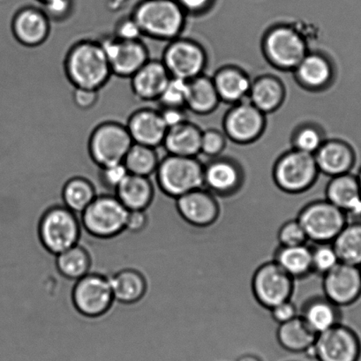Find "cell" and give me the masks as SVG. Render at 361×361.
I'll use <instances>...</instances> for the list:
<instances>
[{
    "label": "cell",
    "mask_w": 361,
    "mask_h": 361,
    "mask_svg": "<svg viewBox=\"0 0 361 361\" xmlns=\"http://www.w3.org/2000/svg\"><path fill=\"white\" fill-rule=\"evenodd\" d=\"M66 78L73 87L100 91L112 75L99 41L84 39L69 49L64 61Z\"/></svg>",
    "instance_id": "6da1fadb"
},
{
    "label": "cell",
    "mask_w": 361,
    "mask_h": 361,
    "mask_svg": "<svg viewBox=\"0 0 361 361\" xmlns=\"http://www.w3.org/2000/svg\"><path fill=\"white\" fill-rule=\"evenodd\" d=\"M185 16L176 0H142L131 13L142 37L168 42L180 37Z\"/></svg>",
    "instance_id": "7a4b0ae2"
},
{
    "label": "cell",
    "mask_w": 361,
    "mask_h": 361,
    "mask_svg": "<svg viewBox=\"0 0 361 361\" xmlns=\"http://www.w3.org/2000/svg\"><path fill=\"white\" fill-rule=\"evenodd\" d=\"M204 166L196 157L168 155L160 159L155 182L164 195L176 199L204 188Z\"/></svg>",
    "instance_id": "3957f363"
},
{
    "label": "cell",
    "mask_w": 361,
    "mask_h": 361,
    "mask_svg": "<svg viewBox=\"0 0 361 361\" xmlns=\"http://www.w3.org/2000/svg\"><path fill=\"white\" fill-rule=\"evenodd\" d=\"M82 233L80 217L64 205L51 207L44 213L38 224L42 245L57 255L78 244Z\"/></svg>",
    "instance_id": "277c9868"
},
{
    "label": "cell",
    "mask_w": 361,
    "mask_h": 361,
    "mask_svg": "<svg viewBox=\"0 0 361 361\" xmlns=\"http://www.w3.org/2000/svg\"><path fill=\"white\" fill-rule=\"evenodd\" d=\"M129 210L115 195H99L79 216L82 229L91 236L108 238L126 229Z\"/></svg>",
    "instance_id": "5b68a950"
},
{
    "label": "cell",
    "mask_w": 361,
    "mask_h": 361,
    "mask_svg": "<svg viewBox=\"0 0 361 361\" xmlns=\"http://www.w3.org/2000/svg\"><path fill=\"white\" fill-rule=\"evenodd\" d=\"M127 126L117 121H104L94 128L87 143V152L97 167L123 163L133 145Z\"/></svg>",
    "instance_id": "8992f818"
},
{
    "label": "cell",
    "mask_w": 361,
    "mask_h": 361,
    "mask_svg": "<svg viewBox=\"0 0 361 361\" xmlns=\"http://www.w3.org/2000/svg\"><path fill=\"white\" fill-rule=\"evenodd\" d=\"M318 174L313 154L296 149L280 157L273 169V178L276 187L290 195L307 191L317 181Z\"/></svg>",
    "instance_id": "52a82bcc"
},
{
    "label": "cell",
    "mask_w": 361,
    "mask_h": 361,
    "mask_svg": "<svg viewBox=\"0 0 361 361\" xmlns=\"http://www.w3.org/2000/svg\"><path fill=\"white\" fill-rule=\"evenodd\" d=\"M297 219L314 244L332 243L349 222L346 214L326 199L305 206Z\"/></svg>",
    "instance_id": "ba28073f"
},
{
    "label": "cell",
    "mask_w": 361,
    "mask_h": 361,
    "mask_svg": "<svg viewBox=\"0 0 361 361\" xmlns=\"http://www.w3.org/2000/svg\"><path fill=\"white\" fill-rule=\"evenodd\" d=\"M264 49L271 64L283 70L295 69L308 52L304 37L287 25L269 30L264 37Z\"/></svg>",
    "instance_id": "9c48e42d"
},
{
    "label": "cell",
    "mask_w": 361,
    "mask_h": 361,
    "mask_svg": "<svg viewBox=\"0 0 361 361\" xmlns=\"http://www.w3.org/2000/svg\"><path fill=\"white\" fill-rule=\"evenodd\" d=\"M72 300L75 310L84 317H101L114 302L110 280L104 275L89 273L76 280L72 290Z\"/></svg>",
    "instance_id": "30bf717a"
},
{
    "label": "cell",
    "mask_w": 361,
    "mask_h": 361,
    "mask_svg": "<svg viewBox=\"0 0 361 361\" xmlns=\"http://www.w3.org/2000/svg\"><path fill=\"white\" fill-rule=\"evenodd\" d=\"M161 61L171 77L190 80L202 75L207 55L204 49L196 42L177 37L169 41Z\"/></svg>",
    "instance_id": "8fae6325"
},
{
    "label": "cell",
    "mask_w": 361,
    "mask_h": 361,
    "mask_svg": "<svg viewBox=\"0 0 361 361\" xmlns=\"http://www.w3.org/2000/svg\"><path fill=\"white\" fill-rule=\"evenodd\" d=\"M252 290L258 303L271 310L276 305L290 300L294 290V279L275 261L269 262L255 272Z\"/></svg>",
    "instance_id": "7c38bea8"
},
{
    "label": "cell",
    "mask_w": 361,
    "mask_h": 361,
    "mask_svg": "<svg viewBox=\"0 0 361 361\" xmlns=\"http://www.w3.org/2000/svg\"><path fill=\"white\" fill-rule=\"evenodd\" d=\"M98 41L107 56L112 75L130 79L150 59L142 39H119L111 34Z\"/></svg>",
    "instance_id": "4fadbf2b"
},
{
    "label": "cell",
    "mask_w": 361,
    "mask_h": 361,
    "mask_svg": "<svg viewBox=\"0 0 361 361\" xmlns=\"http://www.w3.org/2000/svg\"><path fill=\"white\" fill-rule=\"evenodd\" d=\"M313 353L318 361H359L361 343L355 331L338 324L317 335Z\"/></svg>",
    "instance_id": "5bb4252c"
},
{
    "label": "cell",
    "mask_w": 361,
    "mask_h": 361,
    "mask_svg": "<svg viewBox=\"0 0 361 361\" xmlns=\"http://www.w3.org/2000/svg\"><path fill=\"white\" fill-rule=\"evenodd\" d=\"M265 114L250 101L234 104L224 119L226 134L231 141L246 145L255 142L265 128Z\"/></svg>",
    "instance_id": "9a60e30c"
},
{
    "label": "cell",
    "mask_w": 361,
    "mask_h": 361,
    "mask_svg": "<svg viewBox=\"0 0 361 361\" xmlns=\"http://www.w3.org/2000/svg\"><path fill=\"white\" fill-rule=\"evenodd\" d=\"M322 276L324 297L336 306H350L361 297V268L340 262Z\"/></svg>",
    "instance_id": "2e32d148"
},
{
    "label": "cell",
    "mask_w": 361,
    "mask_h": 361,
    "mask_svg": "<svg viewBox=\"0 0 361 361\" xmlns=\"http://www.w3.org/2000/svg\"><path fill=\"white\" fill-rule=\"evenodd\" d=\"M175 208L185 223L195 227L212 226L220 216V205L216 195L205 188L175 199Z\"/></svg>",
    "instance_id": "e0dca14e"
},
{
    "label": "cell",
    "mask_w": 361,
    "mask_h": 361,
    "mask_svg": "<svg viewBox=\"0 0 361 361\" xmlns=\"http://www.w3.org/2000/svg\"><path fill=\"white\" fill-rule=\"evenodd\" d=\"M51 23L43 8L24 6L13 15L11 31L20 44L30 48L38 47L50 37Z\"/></svg>",
    "instance_id": "ac0fdd59"
},
{
    "label": "cell",
    "mask_w": 361,
    "mask_h": 361,
    "mask_svg": "<svg viewBox=\"0 0 361 361\" xmlns=\"http://www.w3.org/2000/svg\"><path fill=\"white\" fill-rule=\"evenodd\" d=\"M126 126L134 143L156 149L163 145L168 129L160 111L152 108L133 112Z\"/></svg>",
    "instance_id": "d6986e66"
},
{
    "label": "cell",
    "mask_w": 361,
    "mask_h": 361,
    "mask_svg": "<svg viewBox=\"0 0 361 361\" xmlns=\"http://www.w3.org/2000/svg\"><path fill=\"white\" fill-rule=\"evenodd\" d=\"M314 156L319 173L331 178L353 173L355 153L352 147L342 139L324 141Z\"/></svg>",
    "instance_id": "ffe728a7"
},
{
    "label": "cell",
    "mask_w": 361,
    "mask_h": 361,
    "mask_svg": "<svg viewBox=\"0 0 361 361\" xmlns=\"http://www.w3.org/2000/svg\"><path fill=\"white\" fill-rule=\"evenodd\" d=\"M171 77L162 61L149 59L131 77L132 92L140 101L157 102Z\"/></svg>",
    "instance_id": "44dd1931"
},
{
    "label": "cell",
    "mask_w": 361,
    "mask_h": 361,
    "mask_svg": "<svg viewBox=\"0 0 361 361\" xmlns=\"http://www.w3.org/2000/svg\"><path fill=\"white\" fill-rule=\"evenodd\" d=\"M326 200L346 214L348 219H361V189L353 173L331 177L325 191Z\"/></svg>",
    "instance_id": "7402d4cb"
},
{
    "label": "cell",
    "mask_w": 361,
    "mask_h": 361,
    "mask_svg": "<svg viewBox=\"0 0 361 361\" xmlns=\"http://www.w3.org/2000/svg\"><path fill=\"white\" fill-rule=\"evenodd\" d=\"M204 188L213 195L229 196L240 190L243 183L240 167L233 161L216 159L204 166Z\"/></svg>",
    "instance_id": "603a6c76"
},
{
    "label": "cell",
    "mask_w": 361,
    "mask_h": 361,
    "mask_svg": "<svg viewBox=\"0 0 361 361\" xmlns=\"http://www.w3.org/2000/svg\"><path fill=\"white\" fill-rule=\"evenodd\" d=\"M294 73L301 85L308 90L324 89L334 80V68L331 61L324 55L317 52H307L294 69Z\"/></svg>",
    "instance_id": "cb8c5ba5"
},
{
    "label": "cell",
    "mask_w": 361,
    "mask_h": 361,
    "mask_svg": "<svg viewBox=\"0 0 361 361\" xmlns=\"http://www.w3.org/2000/svg\"><path fill=\"white\" fill-rule=\"evenodd\" d=\"M155 189L152 177L129 173L116 189L115 195L128 210H145L152 204Z\"/></svg>",
    "instance_id": "d4e9b609"
},
{
    "label": "cell",
    "mask_w": 361,
    "mask_h": 361,
    "mask_svg": "<svg viewBox=\"0 0 361 361\" xmlns=\"http://www.w3.org/2000/svg\"><path fill=\"white\" fill-rule=\"evenodd\" d=\"M202 134L197 126L188 121L167 129L163 146L169 155L196 157L201 153Z\"/></svg>",
    "instance_id": "484cf974"
},
{
    "label": "cell",
    "mask_w": 361,
    "mask_h": 361,
    "mask_svg": "<svg viewBox=\"0 0 361 361\" xmlns=\"http://www.w3.org/2000/svg\"><path fill=\"white\" fill-rule=\"evenodd\" d=\"M212 79L221 101L236 104L248 97L252 80L243 70L236 66H224Z\"/></svg>",
    "instance_id": "4316f807"
},
{
    "label": "cell",
    "mask_w": 361,
    "mask_h": 361,
    "mask_svg": "<svg viewBox=\"0 0 361 361\" xmlns=\"http://www.w3.org/2000/svg\"><path fill=\"white\" fill-rule=\"evenodd\" d=\"M247 97L262 114H269L281 106L286 97L285 86L278 77L262 75L252 82Z\"/></svg>",
    "instance_id": "83f0119b"
},
{
    "label": "cell",
    "mask_w": 361,
    "mask_h": 361,
    "mask_svg": "<svg viewBox=\"0 0 361 361\" xmlns=\"http://www.w3.org/2000/svg\"><path fill=\"white\" fill-rule=\"evenodd\" d=\"M115 302L135 304L145 297L147 282L145 276L134 269H123L109 276Z\"/></svg>",
    "instance_id": "f1b7e54d"
},
{
    "label": "cell",
    "mask_w": 361,
    "mask_h": 361,
    "mask_svg": "<svg viewBox=\"0 0 361 361\" xmlns=\"http://www.w3.org/2000/svg\"><path fill=\"white\" fill-rule=\"evenodd\" d=\"M301 312L300 317L317 335L340 324L339 307L326 297H317L307 300Z\"/></svg>",
    "instance_id": "f546056e"
},
{
    "label": "cell",
    "mask_w": 361,
    "mask_h": 361,
    "mask_svg": "<svg viewBox=\"0 0 361 361\" xmlns=\"http://www.w3.org/2000/svg\"><path fill=\"white\" fill-rule=\"evenodd\" d=\"M317 336L300 314L293 320L279 324L276 331L279 345L290 353H306L314 345Z\"/></svg>",
    "instance_id": "4dcf8cb0"
},
{
    "label": "cell",
    "mask_w": 361,
    "mask_h": 361,
    "mask_svg": "<svg viewBox=\"0 0 361 361\" xmlns=\"http://www.w3.org/2000/svg\"><path fill=\"white\" fill-rule=\"evenodd\" d=\"M213 79L204 75L188 80V96L185 108L196 114H209L220 102Z\"/></svg>",
    "instance_id": "1f68e13d"
},
{
    "label": "cell",
    "mask_w": 361,
    "mask_h": 361,
    "mask_svg": "<svg viewBox=\"0 0 361 361\" xmlns=\"http://www.w3.org/2000/svg\"><path fill=\"white\" fill-rule=\"evenodd\" d=\"M97 196V188L89 178L75 175L63 185V205L80 216Z\"/></svg>",
    "instance_id": "d6a6232c"
},
{
    "label": "cell",
    "mask_w": 361,
    "mask_h": 361,
    "mask_svg": "<svg viewBox=\"0 0 361 361\" xmlns=\"http://www.w3.org/2000/svg\"><path fill=\"white\" fill-rule=\"evenodd\" d=\"M274 261L294 280L306 278L313 272L312 248L307 244L280 246L276 252Z\"/></svg>",
    "instance_id": "836d02e7"
},
{
    "label": "cell",
    "mask_w": 361,
    "mask_h": 361,
    "mask_svg": "<svg viewBox=\"0 0 361 361\" xmlns=\"http://www.w3.org/2000/svg\"><path fill=\"white\" fill-rule=\"evenodd\" d=\"M339 261L361 268V221L347 223L332 241Z\"/></svg>",
    "instance_id": "e575fe53"
},
{
    "label": "cell",
    "mask_w": 361,
    "mask_h": 361,
    "mask_svg": "<svg viewBox=\"0 0 361 361\" xmlns=\"http://www.w3.org/2000/svg\"><path fill=\"white\" fill-rule=\"evenodd\" d=\"M55 265L59 274L71 281H76L90 273L91 259L85 248L77 244L55 255Z\"/></svg>",
    "instance_id": "d590c367"
},
{
    "label": "cell",
    "mask_w": 361,
    "mask_h": 361,
    "mask_svg": "<svg viewBox=\"0 0 361 361\" xmlns=\"http://www.w3.org/2000/svg\"><path fill=\"white\" fill-rule=\"evenodd\" d=\"M159 162L156 148L138 143H133L123 161L129 173L145 177H152Z\"/></svg>",
    "instance_id": "8d00e7d4"
},
{
    "label": "cell",
    "mask_w": 361,
    "mask_h": 361,
    "mask_svg": "<svg viewBox=\"0 0 361 361\" xmlns=\"http://www.w3.org/2000/svg\"><path fill=\"white\" fill-rule=\"evenodd\" d=\"M129 174L123 163L98 167L97 183L99 184V195H115L116 189Z\"/></svg>",
    "instance_id": "74e56055"
},
{
    "label": "cell",
    "mask_w": 361,
    "mask_h": 361,
    "mask_svg": "<svg viewBox=\"0 0 361 361\" xmlns=\"http://www.w3.org/2000/svg\"><path fill=\"white\" fill-rule=\"evenodd\" d=\"M188 96V80L171 77L157 103L160 108H185Z\"/></svg>",
    "instance_id": "f35d334b"
},
{
    "label": "cell",
    "mask_w": 361,
    "mask_h": 361,
    "mask_svg": "<svg viewBox=\"0 0 361 361\" xmlns=\"http://www.w3.org/2000/svg\"><path fill=\"white\" fill-rule=\"evenodd\" d=\"M339 262L338 254L332 243L315 244V247L312 248L313 272L324 276Z\"/></svg>",
    "instance_id": "ab89813d"
},
{
    "label": "cell",
    "mask_w": 361,
    "mask_h": 361,
    "mask_svg": "<svg viewBox=\"0 0 361 361\" xmlns=\"http://www.w3.org/2000/svg\"><path fill=\"white\" fill-rule=\"evenodd\" d=\"M324 142V135L319 128L312 125H305L298 128L293 136L294 149L313 155Z\"/></svg>",
    "instance_id": "60d3db41"
},
{
    "label": "cell",
    "mask_w": 361,
    "mask_h": 361,
    "mask_svg": "<svg viewBox=\"0 0 361 361\" xmlns=\"http://www.w3.org/2000/svg\"><path fill=\"white\" fill-rule=\"evenodd\" d=\"M278 240L281 247H294L307 244L308 238L299 220L287 221L279 231Z\"/></svg>",
    "instance_id": "b9f144b4"
},
{
    "label": "cell",
    "mask_w": 361,
    "mask_h": 361,
    "mask_svg": "<svg viewBox=\"0 0 361 361\" xmlns=\"http://www.w3.org/2000/svg\"><path fill=\"white\" fill-rule=\"evenodd\" d=\"M226 145V135L216 129H208L202 132L201 153L210 157L219 156Z\"/></svg>",
    "instance_id": "7bdbcfd3"
},
{
    "label": "cell",
    "mask_w": 361,
    "mask_h": 361,
    "mask_svg": "<svg viewBox=\"0 0 361 361\" xmlns=\"http://www.w3.org/2000/svg\"><path fill=\"white\" fill-rule=\"evenodd\" d=\"M112 35L124 40L142 39V37L141 30L131 15L118 20Z\"/></svg>",
    "instance_id": "ee69618b"
},
{
    "label": "cell",
    "mask_w": 361,
    "mask_h": 361,
    "mask_svg": "<svg viewBox=\"0 0 361 361\" xmlns=\"http://www.w3.org/2000/svg\"><path fill=\"white\" fill-rule=\"evenodd\" d=\"M73 8V0H54L42 6L44 11L51 22H61L71 15Z\"/></svg>",
    "instance_id": "f6af8a7d"
},
{
    "label": "cell",
    "mask_w": 361,
    "mask_h": 361,
    "mask_svg": "<svg viewBox=\"0 0 361 361\" xmlns=\"http://www.w3.org/2000/svg\"><path fill=\"white\" fill-rule=\"evenodd\" d=\"M271 314L273 320L278 322L279 325L293 320L299 315L298 308L292 300H288L276 305L271 308Z\"/></svg>",
    "instance_id": "bcb514c9"
},
{
    "label": "cell",
    "mask_w": 361,
    "mask_h": 361,
    "mask_svg": "<svg viewBox=\"0 0 361 361\" xmlns=\"http://www.w3.org/2000/svg\"><path fill=\"white\" fill-rule=\"evenodd\" d=\"M99 99V91L75 87L73 93V103L82 110H90Z\"/></svg>",
    "instance_id": "7dc6e473"
},
{
    "label": "cell",
    "mask_w": 361,
    "mask_h": 361,
    "mask_svg": "<svg viewBox=\"0 0 361 361\" xmlns=\"http://www.w3.org/2000/svg\"><path fill=\"white\" fill-rule=\"evenodd\" d=\"M148 224V215L145 210H129L126 231L129 233H139L142 231Z\"/></svg>",
    "instance_id": "c3c4849f"
},
{
    "label": "cell",
    "mask_w": 361,
    "mask_h": 361,
    "mask_svg": "<svg viewBox=\"0 0 361 361\" xmlns=\"http://www.w3.org/2000/svg\"><path fill=\"white\" fill-rule=\"evenodd\" d=\"M159 111L168 128L188 121V116L185 114V108H160Z\"/></svg>",
    "instance_id": "681fc988"
},
{
    "label": "cell",
    "mask_w": 361,
    "mask_h": 361,
    "mask_svg": "<svg viewBox=\"0 0 361 361\" xmlns=\"http://www.w3.org/2000/svg\"><path fill=\"white\" fill-rule=\"evenodd\" d=\"M187 13H201L212 6L213 0H176Z\"/></svg>",
    "instance_id": "f907efd6"
},
{
    "label": "cell",
    "mask_w": 361,
    "mask_h": 361,
    "mask_svg": "<svg viewBox=\"0 0 361 361\" xmlns=\"http://www.w3.org/2000/svg\"><path fill=\"white\" fill-rule=\"evenodd\" d=\"M237 361H262L260 357L254 354H245V355L238 357Z\"/></svg>",
    "instance_id": "816d5d0a"
},
{
    "label": "cell",
    "mask_w": 361,
    "mask_h": 361,
    "mask_svg": "<svg viewBox=\"0 0 361 361\" xmlns=\"http://www.w3.org/2000/svg\"><path fill=\"white\" fill-rule=\"evenodd\" d=\"M356 176L357 178V181H359L360 187L361 189V166L360 167V169L357 171Z\"/></svg>",
    "instance_id": "f5cc1de1"
},
{
    "label": "cell",
    "mask_w": 361,
    "mask_h": 361,
    "mask_svg": "<svg viewBox=\"0 0 361 361\" xmlns=\"http://www.w3.org/2000/svg\"><path fill=\"white\" fill-rule=\"evenodd\" d=\"M37 1L39 2L41 6H44L48 4V3L54 1V0H37Z\"/></svg>",
    "instance_id": "db71d44e"
}]
</instances>
